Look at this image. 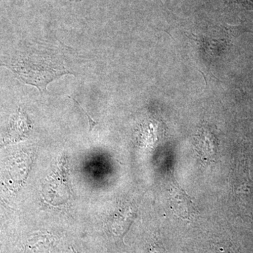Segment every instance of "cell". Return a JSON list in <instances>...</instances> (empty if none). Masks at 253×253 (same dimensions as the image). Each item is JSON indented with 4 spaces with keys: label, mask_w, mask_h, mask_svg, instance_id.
I'll use <instances>...</instances> for the list:
<instances>
[{
    "label": "cell",
    "mask_w": 253,
    "mask_h": 253,
    "mask_svg": "<svg viewBox=\"0 0 253 253\" xmlns=\"http://www.w3.org/2000/svg\"><path fill=\"white\" fill-rule=\"evenodd\" d=\"M7 66L18 79L36 86L42 94L47 93L46 86L49 83L71 73L64 66L55 63L49 56L40 54L21 55L11 60Z\"/></svg>",
    "instance_id": "obj_1"
},
{
    "label": "cell",
    "mask_w": 253,
    "mask_h": 253,
    "mask_svg": "<svg viewBox=\"0 0 253 253\" xmlns=\"http://www.w3.org/2000/svg\"><path fill=\"white\" fill-rule=\"evenodd\" d=\"M31 130V122L23 109H18L11 119L0 143V147L27 139Z\"/></svg>",
    "instance_id": "obj_2"
},
{
    "label": "cell",
    "mask_w": 253,
    "mask_h": 253,
    "mask_svg": "<svg viewBox=\"0 0 253 253\" xmlns=\"http://www.w3.org/2000/svg\"><path fill=\"white\" fill-rule=\"evenodd\" d=\"M197 151L205 161H213L217 154L218 139L214 131L209 126L200 128L196 136Z\"/></svg>",
    "instance_id": "obj_3"
},
{
    "label": "cell",
    "mask_w": 253,
    "mask_h": 253,
    "mask_svg": "<svg viewBox=\"0 0 253 253\" xmlns=\"http://www.w3.org/2000/svg\"><path fill=\"white\" fill-rule=\"evenodd\" d=\"M171 204L174 212L181 217H189L194 210V204L189 196L181 189L176 188L171 191Z\"/></svg>",
    "instance_id": "obj_4"
},
{
    "label": "cell",
    "mask_w": 253,
    "mask_h": 253,
    "mask_svg": "<svg viewBox=\"0 0 253 253\" xmlns=\"http://www.w3.org/2000/svg\"><path fill=\"white\" fill-rule=\"evenodd\" d=\"M136 213L131 208H127L122 213L118 214L116 224L118 229L124 230L129 227V224L134 220Z\"/></svg>",
    "instance_id": "obj_5"
},
{
    "label": "cell",
    "mask_w": 253,
    "mask_h": 253,
    "mask_svg": "<svg viewBox=\"0 0 253 253\" xmlns=\"http://www.w3.org/2000/svg\"><path fill=\"white\" fill-rule=\"evenodd\" d=\"M71 99H72L73 101H74L75 102H76V104H77L78 106H79L80 107H81V109L83 110V111H84V113H85L86 116H87L88 119H89V131H91V129H93V127H94V126L96 125V121H94V120H93L92 118H91V116H89V115L88 114V113H86V111L83 109V107H82L81 105H80L79 103H78L76 99H73V98H71Z\"/></svg>",
    "instance_id": "obj_6"
}]
</instances>
